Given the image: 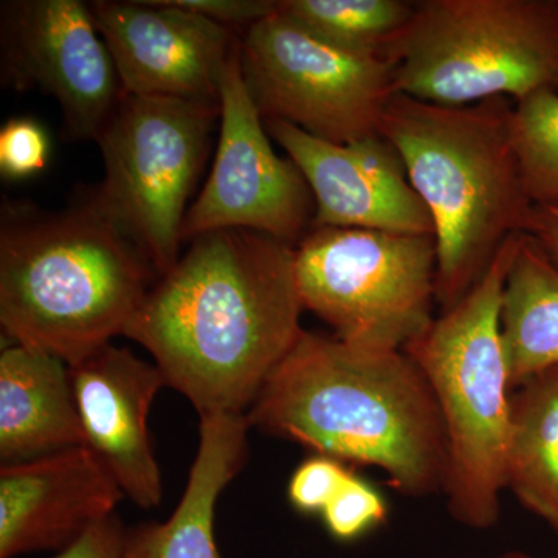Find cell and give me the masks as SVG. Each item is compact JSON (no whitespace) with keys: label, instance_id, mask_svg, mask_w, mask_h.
Segmentation results:
<instances>
[{"label":"cell","instance_id":"obj_1","mask_svg":"<svg viewBox=\"0 0 558 558\" xmlns=\"http://www.w3.org/2000/svg\"><path fill=\"white\" fill-rule=\"evenodd\" d=\"M295 247L258 231L191 240L124 337L153 355L201 417L247 414L303 333Z\"/></svg>","mask_w":558,"mask_h":558},{"label":"cell","instance_id":"obj_2","mask_svg":"<svg viewBox=\"0 0 558 558\" xmlns=\"http://www.w3.org/2000/svg\"><path fill=\"white\" fill-rule=\"evenodd\" d=\"M250 427L344 464L376 468L407 497L444 490L435 395L405 351L303 330L247 411Z\"/></svg>","mask_w":558,"mask_h":558},{"label":"cell","instance_id":"obj_3","mask_svg":"<svg viewBox=\"0 0 558 558\" xmlns=\"http://www.w3.org/2000/svg\"><path fill=\"white\" fill-rule=\"evenodd\" d=\"M154 274L84 197L62 211L3 204L0 325L13 343L73 365L124 336Z\"/></svg>","mask_w":558,"mask_h":558},{"label":"cell","instance_id":"obj_4","mask_svg":"<svg viewBox=\"0 0 558 558\" xmlns=\"http://www.w3.org/2000/svg\"><path fill=\"white\" fill-rule=\"evenodd\" d=\"M512 108L505 97L447 106L396 94L381 121L433 219L442 312L468 295L510 236L526 233L535 205L513 149Z\"/></svg>","mask_w":558,"mask_h":558},{"label":"cell","instance_id":"obj_5","mask_svg":"<svg viewBox=\"0 0 558 558\" xmlns=\"http://www.w3.org/2000/svg\"><path fill=\"white\" fill-rule=\"evenodd\" d=\"M521 234L502 244L464 299L403 349L427 379L442 417L447 508L451 519L473 531L498 523L506 490L513 389L501 303Z\"/></svg>","mask_w":558,"mask_h":558},{"label":"cell","instance_id":"obj_6","mask_svg":"<svg viewBox=\"0 0 558 558\" xmlns=\"http://www.w3.org/2000/svg\"><path fill=\"white\" fill-rule=\"evenodd\" d=\"M388 60L398 94L436 105L558 89V0H421Z\"/></svg>","mask_w":558,"mask_h":558},{"label":"cell","instance_id":"obj_7","mask_svg":"<svg viewBox=\"0 0 558 558\" xmlns=\"http://www.w3.org/2000/svg\"><path fill=\"white\" fill-rule=\"evenodd\" d=\"M220 102L123 94L97 143L105 178L84 199L163 277L180 258L186 204L204 170Z\"/></svg>","mask_w":558,"mask_h":558},{"label":"cell","instance_id":"obj_8","mask_svg":"<svg viewBox=\"0 0 558 558\" xmlns=\"http://www.w3.org/2000/svg\"><path fill=\"white\" fill-rule=\"evenodd\" d=\"M295 275L304 310L348 343L403 351L435 319L433 234L312 229L295 247Z\"/></svg>","mask_w":558,"mask_h":558},{"label":"cell","instance_id":"obj_9","mask_svg":"<svg viewBox=\"0 0 558 558\" xmlns=\"http://www.w3.org/2000/svg\"><path fill=\"white\" fill-rule=\"evenodd\" d=\"M241 70L264 121L347 145L380 135L396 92V65L330 46L271 14L242 35Z\"/></svg>","mask_w":558,"mask_h":558},{"label":"cell","instance_id":"obj_10","mask_svg":"<svg viewBox=\"0 0 558 558\" xmlns=\"http://www.w3.org/2000/svg\"><path fill=\"white\" fill-rule=\"evenodd\" d=\"M240 46L241 40L220 87L215 163L186 213L182 241L209 231L245 229L296 247L312 229L314 196L300 168L271 146L242 76Z\"/></svg>","mask_w":558,"mask_h":558},{"label":"cell","instance_id":"obj_11","mask_svg":"<svg viewBox=\"0 0 558 558\" xmlns=\"http://www.w3.org/2000/svg\"><path fill=\"white\" fill-rule=\"evenodd\" d=\"M2 72L16 89L36 87L60 102L73 140L97 142L124 94L89 3L80 0L3 2Z\"/></svg>","mask_w":558,"mask_h":558},{"label":"cell","instance_id":"obj_12","mask_svg":"<svg viewBox=\"0 0 558 558\" xmlns=\"http://www.w3.org/2000/svg\"><path fill=\"white\" fill-rule=\"evenodd\" d=\"M92 17L124 94L220 101L236 33L170 0H95Z\"/></svg>","mask_w":558,"mask_h":558},{"label":"cell","instance_id":"obj_13","mask_svg":"<svg viewBox=\"0 0 558 558\" xmlns=\"http://www.w3.org/2000/svg\"><path fill=\"white\" fill-rule=\"evenodd\" d=\"M264 123L310 183L315 201L312 229L337 227L435 236L428 208L411 185L398 149L387 138L374 135L336 145L284 121Z\"/></svg>","mask_w":558,"mask_h":558},{"label":"cell","instance_id":"obj_14","mask_svg":"<svg viewBox=\"0 0 558 558\" xmlns=\"http://www.w3.org/2000/svg\"><path fill=\"white\" fill-rule=\"evenodd\" d=\"M76 409L89 447L142 509L161 502L159 462L150 447L148 416L167 379L156 363L109 343L69 365Z\"/></svg>","mask_w":558,"mask_h":558},{"label":"cell","instance_id":"obj_15","mask_svg":"<svg viewBox=\"0 0 558 558\" xmlns=\"http://www.w3.org/2000/svg\"><path fill=\"white\" fill-rule=\"evenodd\" d=\"M124 494L87 446L0 469V558L68 548Z\"/></svg>","mask_w":558,"mask_h":558},{"label":"cell","instance_id":"obj_16","mask_svg":"<svg viewBox=\"0 0 558 558\" xmlns=\"http://www.w3.org/2000/svg\"><path fill=\"white\" fill-rule=\"evenodd\" d=\"M250 428L245 414L201 417L199 449L179 505L167 521L126 529L121 558H220L216 506L247 462Z\"/></svg>","mask_w":558,"mask_h":558},{"label":"cell","instance_id":"obj_17","mask_svg":"<svg viewBox=\"0 0 558 558\" xmlns=\"http://www.w3.org/2000/svg\"><path fill=\"white\" fill-rule=\"evenodd\" d=\"M86 446L68 362L10 343L0 352V461L21 464Z\"/></svg>","mask_w":558,"mask_h":558},{"label":"cell","instance_id":"obj_18","mask_svg":"<svg viewBox=\"0 0 558 558\" xmlns=\"http://www.w3.org/2000/svg\"><path fill=\"white\" fill-rule=\"evenodd\" d=\"M501 336L513 391L558 369V267L526 233L502 292Z\"/></svg>","mask_w":558,"mask_h":558},{"label":"cell","instance_id":"obj_19","mask_svg":"<svg viewBox=\"0 0 558 558\" xmlns=\"http://www.w3.org/2000/svg\"><path fill=\"white\" fill-rule=\"evenodd\" d=\"M506 488L558 532V369L513 391Z\"/></svg>","mask_w":558,"mask_h":558},{"label":"cell","instance_id":"obj_20","mask_svg":"<svg viewBox=\"0 0 558 558\" xmlns=\"http://www.w3.org/2000/svg\"><path fill=\"white\" fill-rule=\"evenodd\" d=\"M409 0H278V13L330 46L387 58L413 20Z\"/></svg>","mask_w":558,"mask_h":558},{"label":"cell","instance_id":"obj_21","mask_svg":"<svg viewBox=\"0 0 558 558\" xmlns=\"http://www.w3.org/2000/svg\"><path fill=\"white\" fill-rule=\"evenodd\" d=\"M510 135L532 204H558V89L513 102Z\"/></svg>","mask_w":558,"mask_h":558},{"label":"cell","instance_id":"obj_22","mask_svg":"<svg viewBox=\"0 0 558 558\" xmlns=\"http://www.w3.org/2000/svg\"><path fill=\"white\" fill-rule=\"evenodd\" d=\"M387 498L352 470L332 501L323 510L326 531L340 543H352L380 527L388 519Z\"/></svg>","mask_w":558,"mask_h":558},{"label":"cell","instance_id":"obj_23","mask_svg":"<svg viewBox=\"0 0 558 558\" xmlns=\"http://www.w3.org/2000/svg\"><path fill=\"white\" fill-rule=\"evenodd\" d=\"M50 159V138L38 120L16 117L0 130V174L24 180L46 170Z\"/></svg>","mask_w":558,"mask_h":558},{"label":"cell","instance_id":"obj_24","mask_svg":"<svg viewBox=\"0 0 558 558\" xmlns=\"http://www.w3.org/2000/svg\"><path fill=\"white\" fill-rule=\"evenodd\" d=\"M351 472L352 469L339 459L312 454L290 476V506L303 515H322Z\"/></svg>","mask_w":558,"mask_h":558},{"label":"cell","instance_id":"obj_25","mask_svg":"<svg viewBox=\"0 0 558 558\" xmlns=\"http://www.w3.org/2000/svg\"><path fill=\"white\" fill-rule=\"evenodd\" d=\"M179 9L199 14L222 27L244 33L277 13L278 0H170Z\"/></svg>","mask_w":558,"mask_h":558},{"label":"cell","instance_id":"obj_26","mask_svg":"<svg viewBox=\"0 0 558 558\" xmlns=\"http://www.w3.org/2000/svg\"><path fill=\"white\" fill-rule=\"evenodd\" d=\"M126 527L117 513L92 526L53 558H121Z\"/></svg>","mask_w":558,"mask_h":558},{"label":"cell","instance_id":"obj_27","mask_svg":"<svg viewBox=\"0 0 558 558\" xmlns=\"http://www.w3.org/2000/svg\"><path fill=\"white\" fill-rule=\"evenodd\" d=\"M526 234L558 267V204L535 205Z\"/></svg>","mask_w":558,"mask_h":558},{"label":"cell","instance_id":"obj_28","mask_svg":"<svg viewBox=\"0 0 558 558\" xmlns=\"http://www.w3.org/2000/svg\"><path fill=\"white\" fill-rule=\"evenodd\" d=\"M497 558H534L529 556V554L523 553V550H508V553L501 554Z\"/></svg>","mask_w":558,"mask_h":558}]
</instances>
